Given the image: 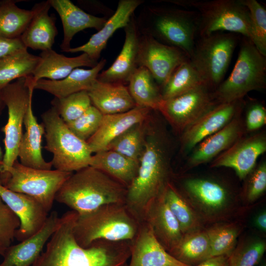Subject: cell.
Masks as SVG:
<instances>
[{
    "label": "cell",
    "instance_id": "31",
    "mask_svg": "<svg viewBox=\"0 0 266 266\" xmlns=\"http://www.w3.org/2000/svg\"><path fill=\"white\" fill-rule=\"evenodd\" d=\"M139 162L111 150H103L92 156L89 166L98 169L127 188L136 177Z\"/></svg>",
    "mask_w": 266,
    "mask_h": 266
},
{
    "label": "cell",
    "instance_id": "37",
    "mask_svg": "<svg viewBox=\"0 0 266 266\" xmlns=\"http://www.w3.org/2000/svg\"><path fill=\"white\" fill-rule=\"evenodd\" d=\"M204 83L189 60L178 66L161 88L163 100L180 95Z\"/></svg>",
    "mask_w": 266,
    "mask_h": 266
},
{
    "label": "cell",
    "instance_id": "45",
    "mask_svg": "<svg viewBox=\"0 0 266 266\" xmlns=\"http://www.w3.org/2000/svg\"><path fill=\"white\" fill-rule=\"evenodd\" d=\"M244 190L246 200L253 202L260 198L266 190V162L263 161L255 167L245 179Z\"/></svg>",
    "mask_w": 266,
    "mask_h": 266
},
{
    "label": "cell",
    "instance_id": "4",
    "mask_svg": "<svg viewBox=\"0 0 266 266\" xmlns=\"http://www.w3.org/2000/svg\"><path fill=\"white\" fill-rule=\"evenodd\" d=\"M136 19L141 33L182 51L190 59L199 35L200 19L196 11L146 6Z\"/></svg>",
    "mask_w": 266,
    "mask_h": 266
},
{
    "label": "cell",
    "instance_id": "13",
    "mask_svg": "<svg viewBox=\"0 0 266 266\" xmlns=\"http://www.w3.org/2000/svg\"><path fill=\"white\" fill-rule=\"evenodd\" d=\"M184 195L195 211L203 218L219 217L229 209L232 196L229 189L220 182L211 179L191 177L182 184Z\"/></svg>",
    "mask_w": 266,
    "mask_h": 266
},
{
    "label": "cell",
    "instance_id": "20",
    "mask_svg": "<svg viewBox=\"0 0 266 266\" xmlns=\"http://www.w3.org/2000/svg\"><path fill=\"white\" fill-rule=\"evenodd\" d=\"M125 38L123 47L111 66L100 72L97 80L106 83L125 85L138 67L137 59L140 33L134 14L124 28Z\"/></svg>",
    "mask_w": 266,
    "mask_h": 266
},
{
    "label": "cell",
    "instance_id": "1",
    "mask_svg": "<svg viewBox=\"0 0 266 266\" xmlns=\"http://www.w3.org/2000/svg\"><path fill=\"white\" fill-rule=\"evenodd\" d=\"M77 213H65L43 251L32 266H127L131 241L97 240L87 247L77 242L73 228Z\"/></svg>",
    "mask_w": 266,
    "mask_h": 266
},
{
    "label": "cell",
    "instance_id": "44",
    "mask_svg": "<svg viewBox=\"0 0 266 266\" xmlns=\"http://www.w3.org/2000/svg\"><path fill=\"white\" fill-rule=\"evenodd\" d=\"M20 221L0 197V246L6 249L15 237Z\"/></svg>",
    "mask_w": 266,
    "mask_h": 266
},
{
    "label": "cell",
    "instance_id": "46",
    "mask_svg": "<svg viewBox=\"0 0 266 266\" xmlns=\"http://www.w3.org/2000/svg\"><path fill=\"white\" fill-rule=\"evenodd\" d=\"M246 133L255 132L266 123V109L260 102L253 101L246 108L245 121Z\"/></svg>",
    "mask_w": 266,
    "mask_h": 266
},
{
    "label": "cell",
    "instance_id": "40",
    "mask_svg": "<svg viewBox=\"0 0 266 266\" xmlns=\"http://www.w3.org/2000/svg\"><path fill=\"white\" fill-rule=\"evenodd\" d=\"M266 250V241L262 238L242 240L228 256L227 266H255L260 262Z\"/></svg>",
    "mask_w": 266,
    "mask_h": 266
},
{
    "label": "cell",
    "instance_id": "21",
    "mask_svg": "<svg viewBox=\"0 0 266 266\" xmlns=\"http://www.w3.org/2000/svg\"><path fill=\"white\" fill-rule=\"evenodd\" d=\"M60 218L57 212H51L36 233L7 247L2 255L3 260L0 266H32L57 228Z\"/></svg>",
    "mask_w": 266,
    "mask_h": 266
},
{
    "label": "cell",
    "instance_id": "51",
    "mask_svg": "<svg viewBox=\"0 0 266 266\" xmlns=\"http://www.w3.org/2000/svg\"><path fill=\"white\" fill-rule=\"evenodd\" d=\"M6 249L0 246V255L2 256Z\"/></svg>",
    "mask_w": 266,
    "mask_h": 266
},
{
    "label": "cell",
    "instance_id": "27",
    "mask_svg": "<svg viewBox=\"0 0 266 266\" xmlns=\"http://www.w3.org/2000/svg\"><path fill=\"white\" fill-rule=\"evenodd\" d=\"M39 57V62L32 76L34 84L41 79L51 80L63 79L76 68L80 66L92 68L98 63L84 53L76 57H69L56 52L53 49L41 51Z\"/></svg>",
    "mask_w": 266,
    "mask_h": 266
},
{
    "label": "cell",
    "instance_id": "23",
    "mask_svg": "<svg viewBox=\"0 0 266 266\" xmlns=\"http://www.w3.org/2000/svg\"><path fill=\"white\" fill-rule=\"evenodd\" d=\"M152 110L136 106L127 112L103 115L99 129L86 141L92 153L105 150L113 139L132 126L147 120Z\"/></svg>",
    "mask_w": 266,
    "mask_h": 266
},
{
    "label": "cell",
    "instance_id": "35",
    "mask_svg": "<svg viewBox=\"0 0 266 266\" xmlns=\"http://www.w3.org/2000/svg\"><path fill=\"white\" fill-rule=\"evenodd\" d=\"M39 60L27 49L0 59V91L13 80L32 76Z\"/></svg>",
    "mask_w": 266,
    "mask_h": 266
},
{
    "label": "cell",
    "instance_id": "30",
    "mask_svg": "<svg viewBox=\"0 0 266 266\" xmlns=\"http://www.w3.org/2000/svg\"><path fill=\"white\" fill-rule=\"evenodd\" d=\"M92 104L103 115L127 112L136 106L127 86L97 79L87 91Z\"/></svg>",
    "mask_w": 266,
    "mask_h": 266
},
{
    "label": "cell",
    "instance_id": "38",
    "mask_svg": "<svg viewBox=\"0 0 266 266\" xmlns=\"http://www.w3.org/2000/svg\"><path fill=\"white\" fill-rule=\"evenodd\" d=\"M148 118L134 124L115 138L108 145L105 150L115 151L139 162L144 150Z\"/></svg>",
    "mask_w": 266,
    "mask_h": 266
},
{
    "label": "cell",
    "instance_id": "2",
    "mask_svg": "<svg viewBox=\"0 0 266 266\" xmlns=\"http://www.w3.org/2000/svg\"><path fill=\"white\" fill-rule=\"evenodd\" d=\"M165 131L156 123H148L144 150L137 175L127 188L125 205L139 222L146 207L161 196L169 177V144Z\"/></svg>",
    "mask_w": 266,
    "mask_h": 266
},
{
    "label": "cell",
    "instance_id": "41",
    "mask_svg": "<svg viewBox=\"0 0 266 266\" xmlns=\"http://www.w3.org/2000/svg\"><path fill=\"white\" fill-rule=\"evenodd\" d=\"M51 104L66 124L77 119L92 105L87 91L62 98H54Z\"/></svg>",
    "mask_w": 266,
    "mask_h": 266
},
{
    "label": "cell",
    "instance_id": "33",
    "mask_svg": "<svg viewBox=\"0 0 266 266\" xmlns=\"http://www.w3.org/2000/svg\"><path fill=\"white\" fill-rule=\"evenodd\" d=\"M127 87L136 106L158 111L163 101L161 89L147 68L138 66Z\"/></svg>",
    "mask_w": 266,
    "mask_h": 266
},
{
    "label": "cell",
    "instance_id": "50",
    "mask_svg": "<svg viewBox=\"0 0 266 266\" xmlns=\"http://www.w3.org/2000/svg\"><path fill=\"white\" fill-rule=\"evenodd\" d=\"M2 101H1V100L0 99V104L1 103ZM3 153L2 152V151L0 147V167L1 166V165L2 164V160H3Z\"/></svg>",
    "mask_w": 266,
    "mask_h": 266
},
{
    "label": "cell",
    "instance_id": "15",
    "mask_svg": "<svg viewBox=\"0 0 266 266\" xmlns=\"http://www.w3.org/2000/svg\"><path fill=\"white\" fill-rule=\"evenodd\" d=\"M266 151L265 133L244 135L214 159L210 167L231 168L240 180H244L256 166L259 157Z\"/></svg>",
    "mask_w": 266,
    "mask_h": 266
},
{
    "label": "cell",
    "instance_id": "36",
    "mask_svg": "<svg viewBox=\"0 0 266 266\" xmlns=\"http://www.w3.org/2000/svg\"><path fill=\"white\" fill-rule=\"evenodd\" d=\"M18 0L0 1V35L9 38L20 37L29 24L33 11L19 7Z\"/></svg>",
    "mask_w": 266,
    "mask_h": 266
},
{
    "label": "cell",
    "instance_id": "43",
    "mask_svg": "<svg viewBox=\"0 0 266 266\" xmlns=\"http://www.w3.org/2000/svg\"><path fill=\"white\" fill-rule=\"evenodd\" d=\"M103 116L101 112L92 105L77 119L66 124L75 135L87 141L99 129Z\"/></svg>",
    "mask_w": 266,
    "mask_h": 266
},
{
    "label": "cell",
    "instance_id": "8",
    "mask_svg": "<svg viewBox=\"0 0 266 266\" xmlns=\"http://www.w3.org/2000/svg\"><path fill=\"white\" fill-rule=\"evenodd\" d=\"M168 2L197 10L200 19L199 35L218 32L240 34L250 38V18L240 0H171Z\"/></svg>",
    "mask_w": 266,
    "mask_h": 266
},
{
    "label": "cell",
    "instance_id": "34",
    "mask_svg": "<svg viewBox=\"0 0 266 266\" xmlns=\"http://www.w3.org/2000/svg\"><path fill=\"white\" fill-rule=\"evenodd\" d=\"M163 197L177 221L183 234L203 229L199 215L184 196L170 182L167 184Z\"/></svg>",
    "mask_w": 266,
    "mask_h": 266
},
{
    "label": "cell",
    "instance_id": "42",
    "mask_svg": "<svg viewBox=\"0 0 266 266\" xmlns=\"http://www.w3.org/2000/svg\"><path fill=\"white\" fill-rule=\"evenodd\" d=\"M248 10L250 18V37L258 50L266 57V10L256 0H240Z\"/></svg>",
    "mask_w": 266,
    "mask_h": 266
},
{
    "label": "cell",
    "instance_id": "24",
    "mask_svg": "<svg viewBox=\"0 0 266 266\" xmlns=\"http://www.w3.org/2000/svg\"><path fill=\"white\" fill-rule=\"evenodd\" d=\"M142 221L150 226L156 239L168 252L179 243L183 235L163 194L147 206Z\"/></svg>",
    "mask_w": 266,
    "mask_h": 266
},
{
    "label": "cell",
    "instance_id": "52",
    "mask_svg": "<svg viewBox=\"0 0 266 266\" xmlns=\"http://www.w3.org/2000/svg\"><path fill=\"white\" fill-rule=\"evenodd\" d=\"M260 266H266V264L265 262L262 261L261 263Z\"/></svg>",
    "mask_w": 266,
    "mask_h": 266
},
{
    "label": "cell",
    "instance_id": "17",
    "mask_svg": "<svg viewBox=\"0 0 266 266\" xmlns=\"http://www.w3.org/2000/svg\"><path fill=\"white\" fill-rule=\"evenodd\" d=\"M0 197L20 220L15 237L20 242L36 233L48 216V212L34 199L11 191L0 183Z\"/></svg>",
    "mask_w": 266,
    "mask_h": 266
},
{
    "label": "cell",
    "instance_id": "18",
    "mask_svg": "<svg viewBox=\"0 0 266 266\" xmlns=\"http://www.w3.org/2000/svg\"><path fill=\"white\" fill-rule=\"evenodd\" d=\"M242 111L225 127L203 139L191 151L187 161L188 167L211 162L245 135Z\"/></svg>",
    "mask_w": 266,
    "mask_h": 266
},
{
    "label": "cell",
    "instance_id": "11",
    "mask_svg": "<svg viewBox=\"0 0 266 266\" xmlns=\"http://www.w3.org/2000/svg\"><path fill=\"white\" fill-rule=\"evenodd\" d=\"M237 42V35L228 32L200 36L196 41L190 61L213 90L222 82Z\"/></svg>",
    "mask_w": 266,
    "mask_h": 266
},
{
    "label": "cell",
    "instance_id": "14",
    "mask_svg": "<svg viewBox=\"0 0 266 266\" xmlns=\"http://www.w3.org/2000/svg\"><path fill=\"white\" fill-rule=\"evenodd\" d=\"M189 60V57L182 51L140 33L137 59L138 67L147 68L160 88L174 70Z\"/></svg>",
    "mask_w": 266,
    "mask_h": 266
},
{
    "label": "cell",
    "instance_id": "26",
    "mask_svg": "<svg viewBox=\"0 0 266 266\" xmlns=\"http://www.w3.org/2000/svg\"><path fill=\"white\" fill-rule=\"evenodd\" d=\"M48 0L62 23L64 37L60 48L63 52L70 48L71 41L77 33L88 28L98 31L108 19L106 17H97L86 13L69 0Z\"/></svg>",
    "mask_w": 266,
    "mask_h": 266
},
{
    "label": "cell",
    "instance_id": "25",
    "mask_svg": "<svg viewBox=\"0 0 266 266\" xmlns=\"http://www.w3.org/2000/svg\"><path fill=\"white\" fill-rule=\"evenodd\" d=\"M51 7L48 0L36 3L33 7V17L20 36L27 49L41 51L52 49L58 33L55 15L49 14Z\"/></svg>",
    "mask_w": 266,
    "mask_h": 266
},
{
    "label": "cell",
    "instance_id": "16",
    "mask_svg": "<svg viewBox=\"0 0 266 266\" xmlns=\"http://www.w3.org/2000/svg\"><path fill=\"white\" fill-rule=\"evenodd\" d=\"M244 105L243 99L215 105L181 133L183 152L189 154L201 141L225 127Z\"/></svg>",
    "mask_w": 266,
    "mask_h": 266
},
{
    "label": "cell",
    "instance_id": "49",
    "mask_svg": "<svg viewBox=\"0 0 266 266\" xmlns=\"http://www.w3.org/2000/svg\"><path fill=\"white\" fill-rule=\"evenodd\" d=\"M255 226L260 231L266 233V212L264 210L259 213L254 220Z\"/></svg>",
    "mask_w": 266,
    "mask_h": 266
},
{
    "label": "cell",
    "instance_id": "47",
    "mask_svg": "<svg viewBox=\"0 0 266 266\" xmlns=\"http://www.w3.org/2000/svg\"><path fill=\"white\" fill-rule=\"evenodd\" d=\"M27 49L20 37L9 38L0 35V59Z\"/></svg>",
    "mask_w": 266,
    "mask_h": 266
},
{
    "label": "cell",
    "instance_id": "3",
    "mask_svg": "<svg viewBox=\"0 0 266 266\" xmlns=\"http://www.w3.org/2000/svg\"><path fill=\"white\" fill-rule=\"evenodd\" d=\"M127 188L101 170L88 166L73 172L56 194L55 200L78 215L109 203H125Z\"/></svg>",
    "mask_w": 266,
    "mask_h": 266
},
{
    "label": "cell",
    "instance_id": "6",
    "mask_svg": "<svg viewBox=\"0 0 266 266\" xmlns=\"http://www.w3.org/2000/svg\"><path fill=\"white\" fill-rule=\"evenodd\" d=\"M44 128V148L52 154L55 169L74 172L89 166L92 153L85 141L75 135L52 106L41 115Z\"/></svg>",
    "mask_w": 266,
    "mask_h": 266
},
{
    "label": "cell",
    "instance_id": "12",
    "mask_svg": "<svg viewBox=\"0 0 266 266\" xmlns=\"http://www.w3.org/2000/svg\"><path fill=\"white\" fill-rule=\"evenodd\" d=\"M214 90L204 83L174 98L163 100L158 111L181 133L217 104Z\"/></svg>",
    "mask_w": 266,
    "mask_h": 266
},
{
    "label": "cell",
    "instance_id": "29",
    "mask_svg": "<svg viewBox=\"0 0 266 266\" xmlns=\"http://www.w3.org/2000/svg\"><path fill=\"white\" fill-rule=\"evenodd\" d=\"M106 63L103 59L90 69L76 68L65 78L51 80L41 79L36 82L34 89L45 91L54 98H62L82 91H88L97 80Z\"/></svg>",
    "mask_w": 266,
    "mask_h": 266
},
{
    "label": "cell",
    "instance_id": "9",
    "mask_svg": "<svg viewBox=\"0 0 266 266\" xmlns=\"http://www.w3.org/2000/svg\"><path fill=\"white\" fill-rule=\"evenodd\" d=\"M72 173L31 168L17 160L0 172V183L11 191L33 198L49 212L57 193Z\"/></svg>",
    "mask_w": 266,
    "mask_h": 266
},
{
    "label": "cell",
    "instance_id": "10",
    "mask_svg": "<svg viewBox=\"0 0 266 266\" xmlns=\"http://www.w3.org/2000/svg\"><path fill=\"white\" fill-rule=\"evenodd\" d=\"M34 85L32 76L23 77L9 84L0 91L1 101L8 110L7 123L1 128L4 134V152L0 172L12 166L18 159L24 118L29 103L32 100Z\"/></svg>",
    "mask_w": 266,
    "mask_h": 266
},
{
    "label": "cell",
    "instance_id": "7",
    "mask_svg": "<svg viewBox=\"0 0 266 266\" xmlns=\"http://www.w3.org/2000/svg\"><path fill=\"white\" fill-rule=\"evenodd\" d=\"M248 38H242L238 56L229 76L214 90L217 103L243 99L252 91L266 86V59Z\"/></svg>",
    "mask_w": 266,
    "mask_h": 266
},
{
    "label": "cell",
    "instance_id": "5",
    "mask_svg": "<svg viewBox=\"0 0 266 266\" xmlns=\"http://www.w3.org/2000/svg\"><path fill=\"white\" fill-rule=\"evenodd\" d=\"M139 223L125 203H109L84 214H77L73 233L78 244L87 247L99 240L131 241Z\"/></svg>",
    "mask_w": 266,
    "mask_h": 266
},
{
    "label": "cell",
    "instance_id": "32",
    "mask_svg": "<svg viewBox=\"0 0 266 266\" xmlns=\"http://www.w3.org/2000/svg\"><path fill=\"white\" fill-rule=\"evenodd\" d=\"M168 253L188 266H196L210 258V245L205 229L183 234L179 243Z\"/></svg>",
    "mask_w": 266,
    "mask_h": 266
},
{
    "label": "cell",
    "instance_id": "22",
    "mask_svg": "<svg viewBox=\"0 0 266 266\" xmlns=\"http://www.w3.org/2000/svg\"><path fill=\"white\" fill-rule=\"evenodd\" d=\"M143 2L142 0H119L115 11L108 18L100 30L92 35L84 44L74 48L70 47L66 52H81L98 62L109 38L117 30L125 28L128 25L135 9Z\"/></svg>",
    "mask_w": 266,
    "mask_h": 266
},
{
    "label": "cell",
    "instance_id": "39",
    "mask_svg": "<svg viewBox=\"0 0 266 266\" xmlns=\"http://www.w3.org/2000/svg\"><path fill=\"white\" fill-rule=\"evenodd\" d=\"M210 245V258L228 256L237 243L240 228L235 223H220L205 229Z\"/></svg>",
    "mask_w": 266,
    "mask_h": 266
},
{
    "label": "cell",
    "instance_id": "48",
    "mask_svg": "<svg viewBox=\"0 0 266 266\" xmlns=\"http://www.w3.org/2000/svg\"><path fill=\"white\" fill-rule=\"evenodd\" d=\"M228 256L211 257L196 266H227Z\"/></svg>",
    "mask_w": 266,
    "mask_h": 266
},
{
    "label": "cell",
    "instance_id": "28",
    "mask_svg": "<svg viewBox=\"0 0 266 266\" xmlns=\"http://www.w3.org/2000/svg\"><path fill=\"white\" fill-rule=\"evenodd\" d=\"M24 125L26 131L23 134L20 143L18 158L20 163L27 167L51 169V162H46L42 154V137L44 128L39 124L32 108V100L29 103L25 116Z\"/></svg>",
    "mask_w": 266,
    "mask_h": 266
},
{
    "label": "cell",
    "instance_id": "19",
    "mask_svg": "<svg viewBox=\"0 0 266 266\" xmlns=\"http://www.w3.org/2000/svg\"><path fill=\"white\" fill-rule=\"evenodd\" d=\"M127 266H188L172 256L155 237L150 226L140 222L131 240L130 257Z\"/></svg>",
    "mask_w": 266,
    "mask_h": 266
}]
</instances>
